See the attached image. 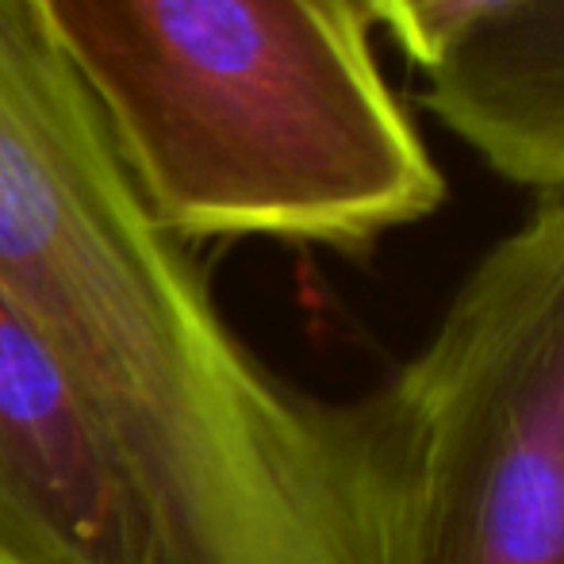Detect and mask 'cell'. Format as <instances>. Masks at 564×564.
<instances>
[{
  "mask_svg": "<svg viewBox=\"0 0 564 564\" xmlns=\"http://www.w3.org/2000/svg\"><path fill=\"white\" fill-rule=\"evenodd\" d=\"M491 173L564 188V0H507L426 74L419 97Z\"/></svg>",
  "mask_w": 564,
  "mask_h": 564,
  "instance_id": "obj_4",
  "label": "cell"
},
{
  "mask_svg": "<svg viewBox=\"0 0 564 564\" xmlns=\"http://www.w3.org/2000/svg\"><path fill=\"white\" fill-rule=\"evenodd\" d=\"M173 238L361 253L446 196L357 0H28Z\"/></svg>",
  "mask_w": 564,
  "mask_h": 564,
  "instance_id": "obj_1",
  "label": "cell"
},
{
  "mask_svg": "<svg viewBox=\"0 0 564 564\" xmlns=\"http://www.w3.org/2000/svg\"><path fill=\"white\" fill-rule=\"evenodd\" d=\"M392 388L403 564H564V200L468 269Z\"/></svg>",
  "mask_w": 564,
  "mask_h": 564,
  "instance_id": "obj_2",
  "label": "cell"
},
{
  "mask_svg": "<svg viewBox=\"0 0 564 564\" xmlns=\"http://www.w3.org/2000/svg\"><path fill=\"white\" fill-rule=\"evenodd\" d=\"M0 564H170L108 423L4 284Z\"/></svg>",
  "mask_w": 564,
  "mask_h": 564,
  "instance_id": "obj_3",
  "label": "cell"
},
{
  "mask_svg": "<svg viewBox=\"0 0 564 564\" xmlns=\"http://www.w3.org/2000/svg\"><path fill=\"white\" fill-rule=\"evenodd\" d=\"M507 0H357L365 20L388 28L403 58L423 74L438 69Z\"/></svg>",
  "mask_w": 564,
  "mask_h": 564,
  "instance_id": "obj_5",
  "label": "cell"
}]
</instances>
